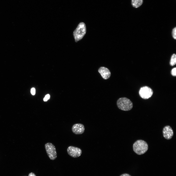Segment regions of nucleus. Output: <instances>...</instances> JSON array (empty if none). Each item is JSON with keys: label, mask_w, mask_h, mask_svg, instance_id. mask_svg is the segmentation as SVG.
<instances>
[{"label": "nucleus", "mask_w": 176, "mask_h": 176, "mask_svg": "<svg viewBox=\"0 0 176 176\" xmlns=\"http://www.w3.org/2000/svg\"><path fill=\"white\" fill-rule=\"evenodd\" d=\"M133 148L135 153L138 155H141L144 154L147 151L148 149V145L145 141L139 140L134 143Z\"/></svg>", "instance_id": "1"}, {"label": "nucleus", "mask_w": 176, "mask_h": 176, "mask_svg": "<svg viewBox=\"0 0 176 176\" xmlns=\"http://www.w3.org/2000/svg\"><path fill=\"white\" fill-rule=\"evenodd\" d=\"M117 105L119 109L125 111L131 110L133 106L132 101L126 97L121 98L118 99L117 102Z\"/></svg>", "instance_id": "2"}, {"label": "nucleus", "mask_w": 176, "mask_h": 176, "mask_svg": "<svg viewBox=\"0 0 176 176\" xmlns=\"http://www.w3.org/2000/svg\"><path fill=\"white\" fill-rule=\"evenodd\" d=\"M86 32V27L84 23H80L74 31L73 35L76 42L82 39Z\"/></svg>", "instance_id": "3"}, {"label": "nucleus", "mask_w": 176, "mask_h": 176, "mask_svg": "<svg viewBox=\"0 0 176 176\" xmlns=\"http://www.w3.org/2000/svg\"><path fill=\"white\" fill-rule=\"evenodd\" d=\"M45 147L50 159L52 160L55 159L57 157V153L55 146L51 143H48L45 144Z\"/></svg>", "instance_id": "4"}, {"label": "nucleus", "mask_w": 176, "mask_h": 176, "mask_svg": "<svg viewBox=\"0 0 176 176\" xmlns=\"http://www.w3.org/2000/svg\"><path fill=\"white\" fill-rule=\"evenodd\" d=\"M153 91L150 87L145 86L141 87L139 91L140 96L142 98L146 99L150 98L153 94Z\"/></svg>", "instance_id": "5"}, {"label": "nucleus", "mask_w": 176, "mask_h": 176, "mask_svg": "<svg viewBox=\"0 0 176 176\" xmlns=\"http://www.w3.org/2000/svg\"><path fill=\"white\" fill-rule=\"evenodd\" d=\"M67 152L70 156L75 158L79 157L82 153L80 149L73 146H69L67 148Z\"/></svg>", "instance_id": "6"}, {"label": "nucleus", "mask_w": 176, "mask_h": 176, "mask_svg": "<svg viewBox=\"0 0 176 176\" xmlns=\"http://www.w3.org/2000/svg\"><path fill=\"white\" fill-rule=\"evenodd\" d=\"M163 134L164 137L167 140L171 139L173 135V131L169 125L165 126L163 129Z\"/></svg>", "instance_id": "7"}, {"label": "nucleus", "mask_w": 176, "mask_h": 176, "mask_svg": "<svg viewBox=\"0 0 176 176\" xmlns=\"http://www.w3.org/2000/svg\"><path fill=\"white\" fill-rule=\"evenodd\" d=\"M85 130L84 125L80 123L74 124L72 128V132L76 134H80L83 133L84 132Z\"/></svg>", "instance_id": "8"}, {"label": "nucleus", "mask_w": 176, "mask_h": 176, "mask_svg": "<svg viewBox=\"0 0 176 176\" xmlns=\"http://www.w3.org/2000/svg\"><path fill=\"white\" fill-rule=\"evenodd\" d=\"M98 71L104 79H108L111 76V73L110 71L106 67H100L98 69Z\"/></svg>", "instance_id": "9"}, {"label": "nucleus", "mask_w": 176, "mask_h": 176, "mask_svg": "<svg viewBox=\"0 0 176 176\" xmlns=\"http://www.w3.org/2000/svg\"><path fill=\"white\" fill-rule=\"evenodd\" d=\"M131 4L132 7L137 8L141 6L143 3V0H131Z\"/></svg>", "instance_id": "10"}, {"label": "nucleus", "mask_w": 176, "mask_h": 176, "mask_svg": "<svg viewBox=\"0 0 176 176\" xmlns=\"http://www.w3.org/2000/svg\"><path fill=\"white\" fill-rule=\"evenodd\" d=\"M176 63V55L175 54H173L171 56L170 62V64L171 66H173Z\"/></svg>", "instance_id": "11"}, {"label": "nucleus", "mask_w": 176, "mask_h": 176, "mask_svg": "<svg viewBox=\"0 0 176 176\" xmlns=\"http://www.w3.org/2000/svg\"><path fill=\"white\" fill-rule=\"evenodd\" d=\"M172 35L173 38L176 39V27L174 28L173 30Z\"/></svg>", "instance_id": "12"}, {"label": "nucleus", "mask_w": 176, "mask_h": 176, "mask_svg": "<svg viewBox=\"0 0 176 176\" xmlns=\"http://www.w3.org/2000/svg\"><path fill=\"white\" fill-rule=\"evenodd\" d=\"M176 67L172 69V70H171V74L172 76H175V77L176 76Z\"/></svg>", "instance_id": "13"}, {"label": "nucleus", "mask_w": 176, "mask_h": 176, "mask_svg": "<svg viewBox=\"0 0 176 176\" xmlns=\"http://www.w3.org/2000/svg\"><path fill=\"white\" fill-rule=\"evenodd\" d=\"M50 97V96L49 94H48L46 95L44 99V101H45L47 100Z\"/></svg>", "instance_id": "14"}, {"label": "nucleus", "mask_w": 176, "mask_h": 176, "mask_svg": "<svg viewBox=\"0 0 176 176\" xmlns=\"http://www.w3.org/2000/svg\"><path fill=\"white\" fill-rule=\"evenodd\" d=\"M35 89L34 88H32L31 90V93L33 95H35Z\"/></svg>", "instance_id": "15"}, {"label": "nucleus", "mask_w": 176, "mask_h": 176, "mask_svg": "<svg viewBox=\"0 0 176 176\" xmlns=\"http://www.w3.org/2000/svg\"><path fill=\"white\" fill-rule=\"evenodd\" d=\"M120 176H131L129 174L127 173H124L121 175Z\"/></svg>", "instance_id": "16"}, {"label": "nucleus", "mask_w": 176, "mask_h": 176, "mask_svg": "<svg viewBox=\"0 0 176 176\" xmlns=\"http://www.w3.org/2000/svg\"><path fill=\"white\" fill-rule=\"evenodd\" d=\"M28 176H36V175L33 173L31 172L30 173Z\"/></svg>", "instance_id": "17"}]
</instances>
